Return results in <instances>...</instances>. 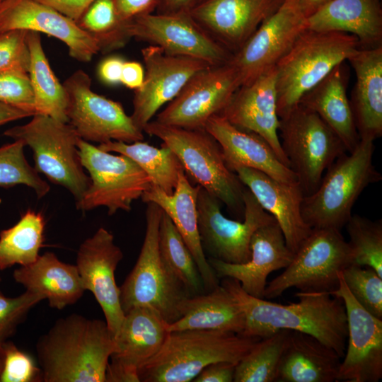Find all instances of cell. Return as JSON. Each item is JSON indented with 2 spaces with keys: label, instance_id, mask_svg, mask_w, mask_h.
I'll use <instances>...</instances> for the list:
<instances>
[{
  "label": "cell",
  "instance_id": "obj_1",
  "mask_svg": "<svg viewBox=\"0 0 382 382\" xmlns=\"http://www.w3.org/2000/svg\"><path fill=\"white\" fill-rule=\"evenodd\" d=\"M236 300L245 316L241 335L264 338L286 329L312 335L343 358L347 340L346 309L342 300L328 292L295 294L296 303L280 304L247 294L240 283L224 278L220 284Z\"/></svg>",
  "mask_w": 382,
  "mask_h": 382
},
{
  "label": "cell",
  "instance_id": "obj_2",
  "mask_svg": "<svg viewBox=\"0 0 382 382\" xmlns=\"http://www.w3.org/2000/svg\"><path fill=\"white\" fill-rule=\"evenodd\" d=\"M115 345L105 321L71 314L57 320L36 344L43 382H105Z\"/></svg>",
  "mask_w": 382,
  "mask_h": 382
},
{
  "label": "cell",
  "instance_id": "obj_3",
  "mask_svg": "<svg viewBox=\"0 0 382 382\" xmlns=\"http://www.w3.org/2000/svg\"><path fill=\"white\" fill-rule=\"evenodd\" d=\"M260 338L231 332H170L160 350L138 370L143 382H190L210 364L238 362Z\"/></svg>",
  "mask_w": 382,
  "mask_h": 382
},
{
  "label": "cell",
  "instance_id": "obj_4",
  "mask_svg": "<svg viewBox=\"0 0 382 382\" xmlns=\"http://www.w3.org/2000/svg\"><path fill=\"white\" fill-rule=\"evenodd\" d=\"M359 49L357 38L346 33L302 31L275 66L279 117Z\"/></svg>",
  "mask_w": 382,
  "mask_h": 382
},
{
  "label": "cell",
  "instance_id": "obj_5",
  "mask_svg": "<svg viewBox=\"0 0 382 382\" xmlns=\"http://www.w3.org/2000/svg\"><path fill=\"white\" fill-rule=\"evenodd\" d=\"M374 140L362 138L349 154L339 156L312 193L305 195L301 214L311 228L341 230L364 190L382 178L373 163Z\"/></svg>",
  "mask_w": 382,
  "mask_h": 382
},
{
  "label": "cell",
  "instance_id": "obj_6",
  "mask_svg": "<svg viewBox=\"0 0 382 382\" xmlns=\"http://www.w3.org/2000/svg\"><path fill=\"white\" fill-rule=\"evenodd\" d=\"M146 204L143 244L120 287V303L124 313L136 306L151 307L170 324L181 317L183 304L191 295L161 257L158 229L163 211L154 202Z\"/></svg>",
  "mask_w": 382,
  "mask_h": 382
},
{
  "label": "cell",
  "instance_id": "obj_7",
  "mask_svg": "<svg viewBox=\"0 0 382 382\" xmlns=\"http://www.w3.org/2000/svg\"><path fill=\"white\" fill-rule=\"evenodd\" d=\"M143 132L162 140L198 185L233 212L243 213L245 186L226 166L219 143L204 128L185 129L151 120Z\"/></svg>",
  "mask_w": 382,
  "mask_h": 382
},
{
  "label": "cell",
  "instance_id": "obj_8",
  "mask_svg": "<svg viewBox=\"0 0 382 382\" xmlns=\"http://www.w3.org/2000/svg\"><path fill=\"white\" fill-rule=\"evenodd\" d=\"M4 134L28 146L33 153L35 170L50 182L66 188L76 204L81 200L91 180L79 155L80 137L69 123L35 114L28 123L8 129Z\"/></svg>",
  "mask_w": 382,
  "mask_h": 382
},
{
  "label": "cell",
  "instance_id": "obj_9",
  "mask_svg": "<svg viewBox=\"0 0 382 382\" xmlns=\"http://www.w3.org/2000/svg\"><path fill=\"white\" fill-rule=\"evenodd\" d=\"M352 263V251L340 230L312 228L284 271L267 284L264 299H275L292 287L331 294L339 286L340 272Z\"/></svg>",
  "mask_w": 382,
  "mask_h": 382
},
{
  "label": "cell",
  "instance_id": "obj_10",
  "mask_svg": "<svg viewBox=\"0 0 382 382\" xmlns=\"http://www.w3.org/2000/svg\"><path fill=\"white\" fill-rule=\"evenodd\" d=\"M278 134L304 196L316 190L324 172L347 151L319 115L299 103L279 118Z\"/></svg>",
  "mask_w": 382,
  "mask_h": 382
},
{
  "label": "cell",
  "instance_id": "obj_11",
  "mask_svg": "<svg viewBox=\"0 0 382 382\" xmlns=\"http://www.w3.org/2000/svg\"><path fill=\"white\" fill-rule=\"evenodd\" d=\"M77 148L91 180L81 200L76 204L78 209L105 207L109 215L119 210L129 212L132 202L151 187L148 175L129 157L103 151L81 138Z\"/></svg>",
  "mask_w": 382,
  "mask_h": 382
},
{
  "label": "cell",
  "instance_id": "obj_12",
  "mask_svg": "<svg viewBox=\"0 0 382 382\" xmlns=\"http://www.w3.org/2000/svg\"><path fill=\"white\" fill-rule=\"evenodd\" d=\"M243 221L229 219L221 211L220 201L200 187L197 201L200 240L207 258L241 264L250 258V242L253 233L274 218L257 202L245 187Z\"/></svg>",
  "mask_w": 382,
  "mask_h": 382
},
{
  "label": "cell",
  "instance_id": "obj_13",
  "mask_svg": "<svg viewBox=\"0 0 382 382\" xmlns=\"http://www.w3.org/2000/svg\"><path fill=\"white\" fill-rule=\"evenodd\" d=\"M63 86L67 96L68 123L81 139L99 144L144 139L143 131L120 103L92 91L91 79L83 70L74 71Z\"/></svg>",
  "mask_w": 382,
  "mask_h": 382
},
{
  "label": "cell",
  "instance_id": "obj_14",
  "mask_svg": "<svg viewBox=\"0 0 382 382\" xmlns=\"http://www.w3.org/2000/svg\"><path fill=\"white\" fill-rule=\"evenodd\" d=\"M127 37L161 47L172 55L202 60L211 66L227 63L233 54L205 31L190 13H149L134 18L124 27Z\"/></svg>",
  "mask_w": 382,
  "mask_h": 382
},
{
  "label": "cell",
  "instance_id": "obj_15",
  "mask_svg": "<svg viewBox=\"0 0 382 382\" xmlns=\"http://www.w3.org/2000/svg\"><path fill=\"white\" fill-rule=\"evenodd\" d=\"M241 86L238 74L229 61L195 74L178 96L157 114L156 121L195 129L219 115Z\"/></svg>",
  "mask_w": 382,
  "mask_h": 382
},
{
  "label": "cell",
  "instance_id": "obj_16",
  "mask_svg": "<svg viewBox=\"0 0 382 382\" xmlns=\"http://www.w3.org/2000/svg\"><path fill=\"white\" fill-rule=\"evenodd\" d=\"M305 22L299 10L284 0L229 60L238 74L241 86L274 67L306 29Z\"/></svg>",
  "mask_w": 382,
  "mask_h": 382
},
{
  "label": "cell",
  "instance_id": "obj_17",
  "mask_svg": "<svg viewBox=\"0 0 382 382\" xmlns=\"http://www.w3.org/2000/svg\"><path fill=\"white\" fill-rule=\"evenodd\" d=\"M141 55L146 72L141 86L134 91L130 116L143 131L158 110L174 99L195 74L211 65L198 59L167 54L152 45L143 48Z\"/></svg>",
  "mask_w": 382,
  "mask_h": 382
},
{
  "label": "cell",
  "instance_id": "obj_18",
  "mask_svg": "<svg viewBox=\"0 0 382 382\" xmlns=\"http://www.w3.org/2000/svg\"><path fill=\"white\" fill-rule=\"evenodd\" d=\"M331 294L342 300L347 321V345L337 381H379L382 378V319L368 312L356 301L342 272L339 286Z\"/></svg>",
  "mask_w": 382,
  "mask_h": 382
},
{
  "label": "cell",
  "instance_id": "obj_19",
  "mask_svg": "<svg viewBox=\"0 0 382 382\" xmlns=\"http://www.w3.org/2000/svg\"><path fill=\"white\" fill-rule=\"evenodd\" d=\"M122 258L112 233L100 227L81 244L75 265L83 289L93 294L115 337L125 317L115 277Z\"/></svg>",
  "mask_w": 382,
  "mask_h": 382
},
{
  "label": "cell",
  "instance_id": "obj_20",
  "mask_svg": "<svg viewBox=\"0 0 382 382\" xmlns=\"http://www.w3.org/2000/svg\"><path fill=\"white\" fill-rule=\"evenodd\" d=\"M0 29L34 31L55 37L66 45L73 59L81 62H90L100 52L98 40L78 23L37 0L1 1Z\"/></svg>",
  "mask_w": 382,
  "mask_h": 382
},
{
  "label": "cell",
  "instance_id": "obj_21",
  "mask_svg": "<svg viewBox=\"0 0 382 382\" xmlns=\"http://www.w3.org/2000/svg\"><path fill=\"white\" fill-rule=\"evenodd\" d=\"M284 0H204L190 14L231 52L238 51Z\"/></svg>",
  "mask_w": 382,
  "mask_h": 382
},
{
  "label": "cell",
  "instance_id": "obj_22",
  "mask_svg": "<svg viewBox=\"0 0 382 382\" xmlns=\"http://www.w3.org/2000/svg\"><path fill=\"white\" fill-rule=\"evenodd\" d=\"M219 115L237 127L260 135L279 159L290 168L278 134L275 66L240 86Z\"/></svg>",
  "mask_w": 382,
  "mask_h": 382
},
{
  "label": "cell",
  "instance_id": "obj_23",
  "mask_svg": "<svg viewBox=\"0 0 382 382\" xmlns=\"http://www.w3.org/2000/svg\"><path fill=\"white\" fill-rule=\"evenodd\" d=\"M250 248V258L244 263H228L210 257L207 260L219 279H234L247 294L264 299L269 274L285 268L291 261L294 253L287 247L276 220L259 227L253 233Z\"/></svg>",
  "mask_w": 382,
  "mask_h": 382
},
{
  "label": "cell",
  "instance_id": "obj_24",
  "mask_svg": "<svg viewBox=\"0 0 382 382\" xmlns=\"http://www.w3.org/2000/svg\"><path fill=\"white\" fill-rule=\"evenodd\" d=\"M234 173L260 205L274 218L287 247L294 253L312 231L301 214L304 194L299 183L280 182L244 166L236 168Z\"/></svg>",
  "mask_w": 382,
  "mask_h": 382
},
{
  "label": "cell",
  "instance_id": "obj_25",
  "mask_svg": "<svg viewBox=\"0 0 382 382\" xmlns=\"http://www.w3.org/2000/svg\"><path fill=\"white\" fill-rule=\"evenodd\" d=\"M204 129L219 143L225 163L233 172L236 168L244 166L280 182L298 183L295 173L279 159L260 135L237 127L219 115L211 117Z\"/></svg>",
  "mask_w": 382,
  "mask_h": 382
},
{
  "label": "cell",
  "instance_id": "obj_26",
  "mask_svg": "<svg viewBox=\"0 0 382 382\" xmlns=\"http://www.w3.org/2000/svg\"><path fill=\"white\" fill-rule=\"evenodd\" d=\"M199 188L198 185H191L183 170L172 195L151 186L141 198L144 202L156 204L170 217L195 259L207 292L217 287L220 283L207 260L201 243L197 208Z\"/></svg>",
  "mask_w": 382,
  "mask_h": 382
},
{
  "label": "cell",
  "instance_id": "obj_27",
  "mask_svg": "<svg viewBox=\"0 0 382 382\" xmlns=\"http://www.w3.org/2000/svg\"><path fill=\"white\" fill-rule=\"evenodd\" d=\"M170 332L168 323L155 309L136 306L125 313L109 363L137 374L164 344Z\"/></svg>",
  "mask_w": 382,
  "mask_h": 382
},
{
  "label": "cell",
  "instance_id": "obj_28",
  "mask_svg": "<svg viewBox=\"0 0 382 382\" xmlns=\"http://www.w3.org/2000/svg\"><path fill=\"white\" fill-rule=\"evenodd\" d=\"M347 61L356 81L350 105L359 139L382 135V46L359 49Z\"/></svg>",
  "mask_w": 382,
  "mask_h": 382
},
{
  "label": "cell",
  "instance_id": "obj_29",
  "mask_svg": "<svg viewBox=\"0 0 382 382\" xmlns=\"http://www.w3.org/2000/svg\"><path fill=\"white\" fill-rule=\"evenodd\" d=\"M306 29L356 37L360 49L382 46L380 0H332L306 19Z\"/></svg>",
  "mask_w": 382,
  "mask_h": 382
},
{
  "label": "cell",
  "instance_id": "obj_30",
  "mask_svg": "<svg viewBox=\"0 0 382 382\" xmlns=\"http://www.w3.org/2000/svg\"><path fill=\"white\" fill-rule=\"evenodd\" d=\"M341 357L315 337L290 330L277 370V382H333Z\"/></svg>",
  "mask_w": 382,
  "mask_h": 382
},
{
  "label": "cell",
  "instance_id": "obj_31",
  "mask_svg": "<svg viewBox=\"0 0 382 382\" xmlns=\"http://www.w3.org/2000/svg\"><path fill=\"white\" fill-rule=\"evenodd\" d=\"M349 69L344 62L306 93L299 103L317 113L350 153L360 139L347 93Z\"/></svg>",
  "mask_w": 382,
  "mask_h": 382
},
{
  "label": "cell",
  "instance_id": "obj_32",
  "mask_svg": "<svg viewBox=\"0 0 382 382\" xmlns=\"http://www.w3.org/2000/svg\"><path fill=\"white\" fill-rule=\"evenodd\" d=\"M13 277L26 290L42 296L50 307L59 310L76 303L85 291L76 265L62 262L51 252L20 266Z\"/></svg>",
  "mask_w": 382,
  "mask_h": 382
},
{
  "label": "cell",
  "instance_id": "obj_33",
  "mask_svg": "<svg viewBox=\"0 0 382 382\" xmlns=\"http://www.w3.org/2000/svg\"><path fill=\"white\" fill-rule=\"evenodd\" d=\"M245 316L229 291L219 284L215 289L190 296L183 303L181 317L168 324L169 332L216 330L241 335Z\"/></svg>",
  "mask_w": 382,
  "mask_h": 382
},
{
  "label": "cell",
  "instance_id": "obj_34",
  "mask_svg": "<svg viewBox=\"0 0 382 382\" xmlns=\"http://www.w3.org/2000/svg\"><path fill=\"white\" fill-rule=\"evenodd\" d=\"M27 42L30 57L28 76L34 93L36 114L46 115L68 123L66 91L50 66L40 33L28 31Z\"/></svg>",
  "mask_w": 382,
  "mask_h": 382
},
{
  "label": "cell",
  "instance_id": "obj_35",
  "mask_svg": "<svg viewBox=\"0 0 382 382\" xmlns=\"http://www.w3.org/2000/svg\"><path fill=\"white\" fill-rule=\"evenodd\" d=\"M98 147L131 158L148 175L151 186L168 195L173 193L180 173L184 170L176 155L164 144L156 148L141 141L132 143L110 141L100 144Z\"/></svg>",
  "mask_w": 382,
  "mask_h": 382
},
{
  "label": "cell",
  "instance_id": "obj_36",
  "mask_svg": "<svg viewBox=\"0 0 382 382\" xmlns=\"http://www.w3.org/2000/svg\"><path fill=\"white\" fill-rule=\"evenodd\" d=\"M45 225L42 214L28 209L16 224L0 232V271L36 260L45 240Z\"/></svg>",
  "mask_w": 382,
  "mask_h": 382
},
{
  "label": "cell",
  "instance_id": "obj_37",
  "mask_svg": "<svg viewBox=\"0 0 382 382\" xmlns=\"http://www.w3.org/2000/svg\"><path fill=\"white\" fill-rule=\"evenodd\" d=\"M161 257L191 296L206 292L195 259L180 233L163 212L158 229Z\"/></svg>",
  "mask_w": 382,
  "mask_h": 382
},
{
  "label": "cell",
  "instance_id": "obj_38",
  "mask_svg": "<svg viewBox=\"0 0 382 382\" xmlns=\"http://www.w3.org/2000/svg\"><path fill=\"white\" fill-rule=\"evenodd\" d=\"M289 330L260 338L236 366L235 382L276 381L278 366Z\"/></svg>",
  "mask_w": 382,
  "mask_h": 382
},
{
  "label": "cell",
  "instance_id": "obj_39",
  "mask_svg": "<svg viewBox=\"0 0 382 382\" xmlns=\"http://www.w3.org/2000/svg\"><path fill=\"white\" fill-rule=\"evenodd\" d=\"M353 263L374 269L382 277V221L352 215L345 225Z\"/></svg>",
  "mask_w": 382,
  "mask_h": 382
},
{
  "label": "cell",
  "instance_id": "obj_40",
  "mask_svg": "<svg viewBox=\"0 0 382 382\" xmlns=\"http://www.w3.org/2000/svg\"><path fill=\"white\" fill-rule=\"evenodd\" d=\"M78 24L98 42L100 52L122 47L128 40L119 23L112 0H96L86 10Z\"/></svg>",
  "mask_w": 382,
  "mask_h": 382
},
{
  "label": "cell",
  "instance_id": "obj_41",
  "mask_svg": "<svg viewBox=\"0 0 382 382\" xmlns=\"http://www.w3.org/2000/svg\"><path fill=\"white\" fill-rule=\"evenodd\" d=\"M24 146L21 140L0 146V187L24 185L32 188L37 197H43L50 187L29 164L24 155Z\"/></svg>",
  "mask_w": 382,
  "mask_h": 382
},
{
  "label": "cell",
  "instance_id": "obj_42",
  "mask_svg": "<svg viewBox=\"0 0 382 382\" xmlns=\"http://www.w3.org/2000/svg\"><path fill=\"white\" fill-rule=\"evenodd\" d=\"M342 278L356 301L368 312L382 319V277L372 268L351 264Z\"/></svg>",
  "mask_w": 382,
  "mask_h": 382
},
{
  "label": "cell",
  "instance_id": "obj_43",
  "mask_svg": "<svg viewBox=\"0 0 382 382\" xmlns=\"http://www.w3.org/2000/svg\"><path fill=\"white\" fill-rule=\"evenodd\" d=\"M43 300L42 296L28 290L13 298L0 292V346L14 334L29 311Z\"/></svg>",
  "mask_w": 382,
  "mask_h": 382
},
{
  "label": "cell",
  "instance_id": "obj_44",
  "mask_svg": "<svg viewBox=\"0 0 382 382\" xmlns=\"http://www.w3.org/2000/svg\"><path fill=\"white\" fill-rule=\"evenodd\" d=\"M27 30H11L0 34V74L28 73L30 57Z\"/></svg>",
  "mask_w": 382,
  "mask_h": 382
},
{
  "label": "cell",
  "instance_id": "obj_45",
  "mask_svg": "<svg viewBox=\"0 0 382 382\" xmlns=\"http://www.w3.org/2000/svg\"><path fill=\"white\" fill-rule=\"evenodd\" d=\"M3 369L0 382L42 381V372L33 358L8 340L1 345Z\"/></svg>",
  "mask_w": 382,
  "mask_h": 382
},
{
  "label": "cell",
  "instance_id": "obj_46",
  "mask_svg": "<svg viewBox=\"0 0 382 382\" xmlns=\"http://www.w3.org/2000/svg\"><path fill=\"white\" fill-rule=\"evenodd\" d=\"M0 102L36 114L34 93L28 73L0 74Z\"/></svg>",
  "mask_w": 382,
  "mask_h": 382
},
{
  "label": "cell",
  "instance_id": "obj_47",
  "mask_svg": "<svg viewBox=\"0 0 382 382\" xmlns=\"http://www.w3.org/2000/svg\"><path fill=\"white\" fill-rule=\"evenodd\" d=\"M117 18L124 28L125 24L136 17L154 13L161 0H112Z\"/></svg>",
  "mask_w": 382,
  "mask_h": 382
},
{
  "label": "cell",
  "instance_id": "obj_48",
  "mask_svg": "<svg viewBox=\"0 0 382 382\" xmlns=\"http://www.w3.org/2000/svg\"><path fill=\"white\" fill-rule=\"evenodd\" d=\"M237 364L219 361L209 364L192 380L193 382L233 381Z\"/></svg>",
  "mask_w": 382,
  "mask_h": 382
},
{
  "label": "cell",
  "instance_id": "obj_49",
  "mask_svg": "<svg viewBox=\"0 0 382 382\" xmlns=\"http://www.w3.org/2000/svg\"><path fill=\"white\" fill-rule=\"evenodd\" d=\"M125 60L118 56H110L104 59L98 68L100 80L109 86L120 83L122 66Z\"/></svg>",
  "mask_w": 382,
  "mask_h": 382
},
{
  "label": "cell",
  "instance_id": "obj_50",
  "mask_svg": "<svg viewBox=\"0 0 382 382\" xmlns=\"http://www.w3.org/2000/svg\"><path fill=\"white\" fill-rule=\"evenodd\" d=\"M144 79V70L141 64L137 62H125L120 83L129 88L137 90L141 86Z\"/></svg>",
  "mask_w": 382,
  "mask_h": 382
},
{
  "label": "cell",
  "instance_id": "obj_51",
  "mask_svg": "<svg viewBox=\"0 0 382 382\" xmlns=\"http://www.w3.org/2000/svg\"><path fill=\"white\" fill-rule=\"evenodd\" d=\"M204 0H161L156 12L158 13H190Z\"/></svg>",
  "mask_w": 382,
  "mask_h": 382
},
{
  "label": "cell",
  "instance_id": "obj_52",
  "mask_svg": "<svg viewBox=\"0 0 382 382\" xmlns=\"http://www.w3.org/2000/svg\"><path fill=\"white\" fill-rule=\"evenodd\" d=\"M33 115L29 112L0 102V127L10 122Z\"/></svg>",
  "mask_w": 382,
  "mask_h": 382
},
{
  "label": "cell",
  "instance_id": "obj_53",
  "mask_svg": "<svg viewBox=\"0 0 382 382\" xmlns=\"http://www.w3.org/2000/svg\"><path fill=\"white\" fill-rule=\"evenodd\" d=\"M306 19L332 0H289Z\"/></svg>",
  "mask_w": 382,
  "mask_h": 382
},
{
  "label": "cell",
  "instance_id": "obj_54",
  "mask_svg": "<svg viewBox=\"0 0 382 382\" xmlns=\"http://www.w3.org/2000/svg\"><path fill=\"white\" fill-rule=\"evenodd\" d=\"M3 359H4L3 351H2V347H1V345L0 346V377H1V371H2V369H3Z\"/></svg>",
  "mask_w": 382,
  "mask_h": 382
},
{
  "label": "cell",
  "instance_id": "obj_55",
  "mask_svg": "<svg viewBox=\"0 0 382 382\" xmlns=\"http://www.w3.org/2000/svg\"><path fill=\"white\" fill-rule=\"evenodd\" d=\"M2 33H3V32H2V31L1 30V29H0V34Z\"/></svg>",
  "mask_w": 382,
  "mask_h": 382
},
{
  "label": "cell",
  "instance_id": "obj_56",
  "mask_svg": "<svg viewBox=\"0 0 382 382\" xmlns=\"http://www.w3.org/2000/svg\"><path fill=\"white\" fill-rule=\"evenodd\" d=\"M1 277H0V282H1Z\"/></svg>",
  "mask_w": 382,
  "mask_h": 382
},
{
  "label": "cell",
  "instance_id": "obj_57",
  "mask_svg": "<svg viewBox=\"0 0 382 382\" xmlns=\"http://www.w3.org/2000/svg\"><path fill=\"white\" fill-rule=\"evenodd\" d=\"M2 1H4V0H0V2Z\"/></svg>",
  "mask_w": 382,
  "mask_h": 382
}]
</instances>
